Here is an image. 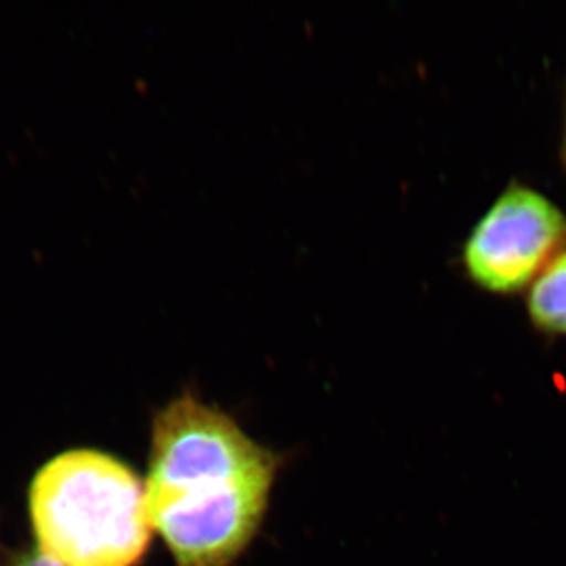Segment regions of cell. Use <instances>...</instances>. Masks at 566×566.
Instances as JSON below:
<instances>
[{"instance_id": "3957f363", "label": "cell", "mask_w": 566, "mask_h": 566, "mask_svg": "<svg viewBox=\"0 0 566 566\" xmlns=\"http://www.w3.org/2000/svg\"><path fill=\"white\" fill-rule=\"evenodd\" d=\"M566 240V219L542 193L510 188L479 222L464 249L468 273L494 293L523 289Z\"/></svg>"}, {"instance_id": "6da1fadb", "label": "cell", "mask_w": 566, "mask_h": 566, "mask_svg": "<svg viewBox=\"0 0 566 566\" xmlns=\"http://www.w3.org/2000/svg\"><path fill=\"white\" fill-rule=\"evenodd\" d=\"M275 457L191 395L156 417L145 502L178 566H229L262 523Z\"/></svg>"}, {"instance_id": "5b68a950", "label": "cell", "mask_w": 566, "mask_h": 566, "mask_svg": "<svg viewBox=\"0 0 566 566\" xmlns=\"http://www.w3.org/2000/svg\"><path fill=\"white\" fill-rule=\"evenodd\" d=\"M14 566H63L59 564L55 558L48 556L43 551H36V553L29 554V556L21 557L18 564Z\"/></svg>"}, {"instance_id": "277c9868", "label": "cell", "mask_w": 566, "mask_h": 566, "mask_svg": "<svg viewBox=\"0 0 566 566\" xmlns=\"http://www.w3.org/2000/svg\"><path fill=\"white\" fill-rule=\"evenodd\" d=\"M528 315L543 333L566 335V251L536 279L528 296Z\"/></svg>"}, {"instance_id": "7a4b0ae2", "label": "cell", "mask_w": 566, "mask_h": 566, "mask_svg": "<svg viewBox=\"0 0 566 566\" xmlns=\"http://www.w3.org/2000/svg\"><path fill=\"white\" fill-rule=\"evenodd\" d=\"M33 528L63 566H133L153 526L145 488L120 461L93 450L54 458L31 488Z\"/></svg>"}]
</instances>
